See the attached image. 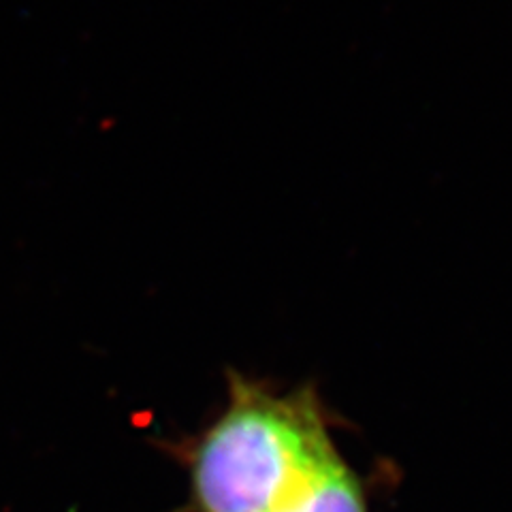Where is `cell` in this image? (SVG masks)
<instances>
[{
    "label": "cell",
    "instance_id": "7a4b0ae2",
    "mask_svg": "<svg viewBox=\"0 0 512 512\" xmlns=\"http://www.w3.org/2000/svg\"><path fill=\"white\" fill-rule=\"evenodd\" d=\"M280 512H370V489L342 457L295 504Z\"/></svg>",
    "mask_w": 512,
    "mask_h": 512
},
{
    "label": "cell",
    "instance_id": "6da1fadb",
    "mask_svg": "<svg viewBox=\"0 0 512 512\" xmlns=\"http://www.w3.org/2000/svg\"><path fill=\"white\" fill-rule=\"evenodd\" d=\"M169 453L188 474L175 512H280L344 457L314 382L278 391L231 367L216 419Z\"/></svg>",
    "mask_w": 512,
    "mask_h": 512
}]
</instances>
